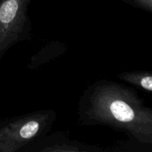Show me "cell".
I'll list each match as a JSON object with an SVG mask.
<instances>
[{
  "label": "cell",
  "instance_id": "3",
  "mask_svg": "<svg viewBox=\"0 0 152 152\" xmlns=\"http://www.w3.org/2000/svg\"><path fill=\"white\" fill-rule=\"evenodd\" d=\"M39 129V124L37 121L32 120L23 125L20 130V136L23 139H31L35 136Z\"/></svg>",
  "mask_w": 152,
  "mask_h": 152
},
{
  "label": "cell",
  "instance_id": "4",
  "mask_svg": "<svg viewBox=\"0 0 152 152\" xmlns=\"http://www.w3.org/2000/svg\"><path fill=\"white\" fill-rule=\"evenodd\" d=\"M140 85L142 88L151 92L152 90V77L151 75L145 76L140 80Z\"/></svg>",
  "mask_w": 152,
  "mask_h": 152
},
{
  "label": "cell",
  "instance_id": "2",
  "mask_svg": "<svg viewBox=\"0 0 152 152\" xmlns=\"http://www.w3.org/2000/svg\"><path fill=\"white\" fill-rule=\"evenodd\" d=\"M109 113L114 120L120 123H131L135 118V112L133 108L124 100L116 99L108 105Z\"/></svg>",
  "mask_w": 152,
  "mask_h": 152
},
{
  "label": "cell",
  "instance_id": "1",
  "mask_svg": "<svg viewBox=\"0 0 152 152\" xmlns=\"http://www.w3.org/2000/svg\"><path fill=\"white\" fill-rule=\"evenodd\" d=\"M25 0H2L0 3V52L10 42L12 27L22 13Z\"/></svg>",
  "mask_w": 152,
  "mask_h": 152
}]
</instances>
